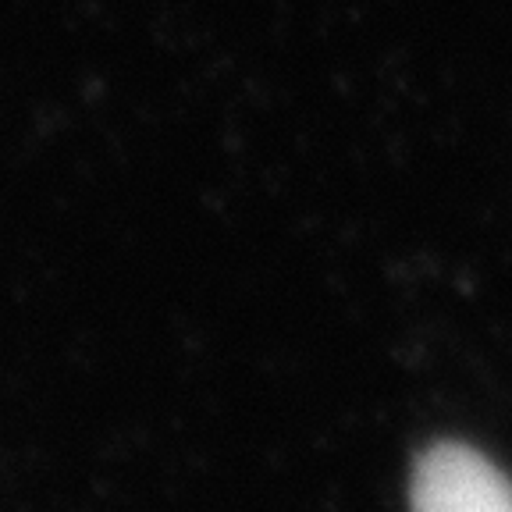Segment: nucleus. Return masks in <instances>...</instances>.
Wrapping results in <instances>:
<instances>
[{
  "label": "nucleus",
  "mask_w": 512,
  "mask_h": 512,
  "mask_svg": "<svg viewBox=\"0 0 512 512\" xmlns=\"http://www.w3.org/2000/svg\"><path fill=\"white\" fill-rule=\"evenodd\" d=\"M413 512H512V480L456 441L427 448L409 488Z\"/></svg>",
  "instance_id": "f257e3e1"
}]
</instances>
